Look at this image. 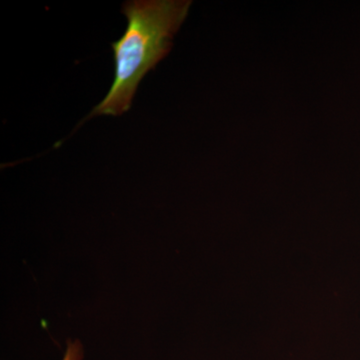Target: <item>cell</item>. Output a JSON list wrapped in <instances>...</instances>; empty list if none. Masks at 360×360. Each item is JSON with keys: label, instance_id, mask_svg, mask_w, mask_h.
Listing matches in <instances>:
<instances>
[{"label": "cell", "instance_id": "cell-1", "mask_svg": "<svg viewBox=\"0 0 360 360\" xmlns=\"http://www.w3.org/2000/svg\"><path fill=\"white\" fill-rule=\"evenodd\" d=\"M191 2L134 0L123 4L127 26L115 53V80L108 94L84 122L97 115L120 116L131 108L139 84L169 53L174 33L186 18Z\"/></svg>", "mask_w": 360, "mask_h": 360}, {"label": "cell", "instance_id": "cell-2", "mask_svg": "<svg viewBox=\"0 0 360 360\" xmlns=\"http://www.w3.org/2000/svg\"><path fill=\"white\" fill-rule=\"evenodd\" d=\"M79 352L77 343H75V345L70 343V347L68 348V352H66L65 360H79V356H78Z\"/></svg>", "mask_w": 360, "mask_h": 360}]
</instances>
